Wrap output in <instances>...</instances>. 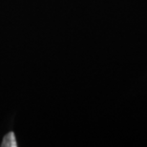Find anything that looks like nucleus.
I'll return each mask as SVG.
<instances>
[{
  "label": "nucleus",
  "instance_id": "nucleus-1",
  "mask_svg": "<svg viewBox=\"0 0 147 147\" xmlns=\"http://www.w3.org/2000/svg\"><path fill=\"white\" fill-rule=\"evenodd\" d=\"M1 146L2 147H16L17 146L16 136H14L13 132H9V133L6 135L4 137V139H3Z\"/></svg>",
  "mask_w": 147,
  "mask_h": 147
}]
</instances>
